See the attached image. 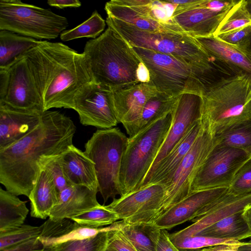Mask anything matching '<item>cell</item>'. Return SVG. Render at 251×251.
I'll return each instance as SVG.
<instances>
[{"mask_svg":"<svg viewBox=\"0 0 251 251\" xmlns=\"http://www.w3.org/2000/svg\"><path fill=\"white\" fill-rule=\"evenodd\" d=\"M59 158L71 184L83 185L98 191L95 164L85 151L73 144Z\"/></svg>","mask_w":251,"mask_h":251,"instance_id":"cell-24","label":"cell"},{"mask_svg":"<svg viewBox=\"0 0 251 251\" xmlns=\"http://www.w3.org/2000/svg\"><path fill=\"white\" fill-rule=\"evenodd\" d=\"M172 122V113H169L128 137L120 170V197L140 188L165 139Z\"/></svg>","mask_w":251,"mask_h":251,"instance_id":"cell-6","label":"cell"},{"mask_svg":"<svg viewBox=\"0 0 251 251\" xmlns=\"http://www.w3.org/2000/svg\"><path fill=\"white\" fill-rule=\"evenodd\" d=\"M43 228L41 226L23 224L16 228L0 232V250L26 240L39 237Z\"/></svg>","mask_w":251,"mask_h":251,"instance_id":"cell-38","label":"cell"},{"mask_svg":"<svg viewBox=\"0 0 251 251\" xmlns=\"http://www.w3.org/2000/svg\"><path fill=\"white\" fill-rule=\"evenodd\" d=\"M158 91L150 82L138 83L112 91L114 111L129 137L138 132V125L147 102Z\"/></svg>","mask_w":251,"mask_h":251,"instance_id":"cell-16","label":"cell"},{"mask_svg":"<svg viewBox=\"0 0 251 251\" xmlns=\"http://www.w3.org/2000/svg\"><path fill=\"white\" fill-rule=\"evenodd\" d=\"M227 193L235 196L251 195V159L237 173Z\"/></svg>","mask_w":251,"mask_h":251,"instance_id":"cell-39","label":"cell"},{"mask_svg":"<svg viewBox=\"0 0 251 251\" xmlns=\"http://www.w3.org/2000/svg\"><path fill=\"white\" fill-rule=\"evenodd\" d=\"M75 131L70 117L57 111H44L33 131L0 150V183L14 195L28 197L46 163L73 144Z\"/></svg>","mask_w":251,"mask_h":251,"instance_id":"cell-1","label":"cell"},{"mask_svg":"<svg viewBox=\"0 0 251 251\" xmlns=\"http://www.w3.org/2000/svg\"><path fill=\"white\" fill-rule=\"evenodd\" d=\"M167 229H160L156 246V251H179L170 240Z\"/></svg>","mask_w":251,"mask_h":251,"instance_id":"cell-45","label":"cell"},{"mask_svg":"<svg viewBox=\"0 0 251 251\" xmlns=\"http://www.w3.org/2000/svg\"><path fill=\"white\" fill-rule=\"evenodd\" d=\"M26 202L0 187V232L16 228L24 224L29 212Z\"/></svg>","mask_w":251,"mask_h":251,"instance_id":"cell-28","label":"cell"},{"mask_svg":"<svg viewBox=\"0 0 251 251\" xmlns=\"http://www.w3.org/2000/svg\"><path fill=\"white\" fill-rule=\"evenodd\" d=\"M133 48L148 69L150 82L158 92L176 97L186 93L202 96L210 86L192 68L172 56Z\"/></svg>","mask_w":251,"mask_h":251,"instance_id":"cell-9","label":"cell"},{"mask_svg":"<svg viewBox=\"0 0 251 251\" xmlns=\"http://www.w3.org/2000/svg\"><path fill=\"white\" fill-rule=\"evenodd\" d=\"M59 192L50 173L43 169L28 197L30 215L41 219L49 217L58 201Z\"/></svg>","mask_w":251,"mask_h":251,"instance_id":"cell-26","label":"cell"},{"mask_svg":"<svg viewBox=\"0 0 251 251\" xmlns=\"http://www.w3.org/2000/svg\"><path fill=\"white\" fill-rule=\"evenodd\" d=\"M0 104L17 110L44 112L25 54L0 68Z\"/></svg>","mask_w":251,"mask_h":251,"instance_id":"cell-11","label":"cell"},{"mask_svg":"<svg viewBox=\"0 0 251 251\" xmlns=\"http://www.w3.org/2000/svg\"><path fill=\"white\" fill-rule=\"evenodd\" d=\"M137 77L140 83H148L150 82V75L148 69L142 61L137 70Z\"/></svg>","mask_w":251,"mask_h":251,"instance_id":"cell-47","label":"cell"},{"mask_svg":"<svg viewBox=\"0 0 251 251\" xmlns=\"http://www.w3.org/2000/svg\"><path fill=\"white\" fill-rule=\"evenodd\" d=\"M201 120L216 135L251 119V77L235 75L207 87L202 96Z\"/></svg>","mask_w":251,"mask_h":251,"instance_id":"cell-5","label":"cell"},{"mask_svg":"<svg viewBox=\"0 0 251 251\" xmlns=\"http://www.w3.org/2000/svg\"><path fill=\"white\" fill-rule=\"evenodd\" d=\"M105 251H137L120 230L110 231Z\"/></svg>","mask_w":251,"mask_h":251,"instance_id":"cell-42","label":"cell"},{"mask_svg":"<svg viewBox=\"0 0 251 251\" xmlns=\"http://www.w3.org/2000/svg\"><path fill=\"white\" fill-rule=\"evenodd\" d=\"M43 113L17 110L0 104V150L33 131L39 125Z\"/></svg>","mask_w":251,"mask_h":251,"instance_id":"cell-20","label":"cell"},{"mask_svg":"<svg viewBox=\"0 0 251 251\" xmlns=\"http://www.w3.org/2000/svg\"><path fill=\"white\" fill-rule=\"evenodd\" d=\"M204 0L187 10L174 13L172 21L184 32L193 37L213 35L229 10H214L205 7Z\"/></svg>","mask_w":251,"mask_h":251,"instance_id":"cell-19","label":"cell"},{"mask_svg":"<svg viewBox=\"0 0 251 251\" xmlns=\"http://www.w3.org/2000/svg\"><path fill=\"white\" fill-rule=\"evenodd\" d=\"M98 192L83 185H69L59 192L58 202L49 218L53 220L71 219L99 206Z\"/></svg>","mask_w":251,"mask_h":251,"instance_id":"cell-22","label":"cell"},{"mask_svg":"<svg viewBox=\"0 0 251 251\" xmlns=\"http://www.w3.org/2000/svg\"><path fill=\"white\" fill-rule=\"evenodd\" d=\"M71 219L80 226L96 228L111 225L119 220L116 213L100 204Z\"/></svg>","mask_w":251,"mask_h":251,"instance_id":"cell-35","label":"cell"},{"mask_svg":"<svg viewBox=\"0 0 251 251\" xmlns=\"http://www.w3.org/2000/svg\"><path fill=\"white\" fill-rule=\"evenodd\" d=\"M238 251H251V237L249 241L242 242L241 244L237 248Z\"/></svg>","mask_w":251,"mask_h":251,"instance_id":"cell-50","label":"cell"},{"mask_svg":"<svg viewBox=\"0 0 251 251\" xmlns=\"http://www.w3.org/2000/svg\"><path fill=\"white\" fill-rule=\"evenodd\" d=\"M244 217L251 229V204L243 211Z\"/></svg>","mask_w":251,"mask_h":251,"instance_id":"cell-49","label":"cell"},{"mask_svg":"<svg viewBox=\"0 0 251 251\" xmlns=\"http://www.w3.org/2000/svg\"><path fill=\"white\" fill-rule=\"evenodd\" d=\"M106 21L97 12L94 11L83 23L73 29L65 30L60 36L63 41H68L83 37L97 38L104 30Z\"/></svg>","mask_w":251,"mask_h":251,"instance_id":"cell-34","label":"cell"},{"mask_svg":"<svg viewBox=\"0 0 251 251\" xmlns=\"http://www.w3.org/2000/svg\"><path fill=\"white\" fill-rule=\"evenodd\" d=\"M251 25V16L246 6V0H238L221 22L213 36H217Z\"/></svg>","mask_w":251,"mask_h":251,"instance_id":"cell-33","label":"cell"},{"mask_svg":"<svg viewBox=\"0 0 251 251\" xmlns=\"http://www.w3.org/2000/svg\"><path fill=\"white\" fill-rule=\"evenodd\" d=\"M59 155L47 162L43 168L48 171L51 175L59 193L69 185H72L65 175L59 160Z\"/></svg>","mask_w":251,"mask_h":251,"instance_id":"cell-41","label":"cell"},{"mask_svg":"<svg viewBox=\"0 0 251 251\" xmlns=\"http://www.w3.org/2000/svg\"><path fill=\"white\" fill-rule=\"evenodd\" d=\"M215 136L217 145L240 149L251 155V119L234 124Z\"/></svg>","mask_w":251,"mask_h":251,"instance_id":"cell-32","label":"cell"},{"mask_svg":"<svg viewBox=\"0 0 251 251\" xmlns=\"http://www.w3.org/2000/svg\"><path fill=\"white\" fill-rule=\"evenodd\" d=\"M201 127V119L193 125L181 140L158 163L151 174L144 179L140 188L151 184L164 185L167 183L173 176L189 151L199 135Z\"/></svg>","mask_w":251,"mask_h":251,"instance_id":"cell-23","label":"cell"},{"mask_svg":"<svg viewBox=\"0 0 251 251\" xmlns=\"http://www.w3.org/2000/svg\"><path fill=\"white\" fill-rule=\"evenodd\" d=\"M177 7V4L168 0H152L151 4V17L162 24H174L172 17Z\"/></svg>","mask_w":251,"mask_h":251,"instance_id":"cell-40","label":"cell"},{"mask_svg":"<svg viewBox=\"0 0 251 251\" xmlns=\"http://www.w3.org/2000/svg\"><path fill=\"white\" fill-rule=\"evenodd\" d=\"M251 159V155L243 150L217 145L195 175L190 194L228 188L238 171Z\"/></svg>","mask_w":251,"mask_h":251,"instance_id":"cell-12","label":"cell"},{"mask_svg":"<svg viewBox=\"0 0 251 251\" xmlns=\"http://www.w3.org/2000/svg\"><path fill=\"white\" fill-rule=\"evenodd\" d=\"M238 49L251 61V33L245 44Z\"/></svg>","mask_w":251,"mask_h":251,"instance_id":"cell-48","label":"cell"},{"mask_svg":"<svg viewBox=\"0 0 251 251\" xmlns=\"http://www.w3.org/2000/svg\"><path fill=\"white\" fill-rule=\"evenodd\" d=\"M251 33V25H249L216 37L221 41L239 49L248 40Z\"/></svg>","mask_w":251,"mask_h":251,"instance_id":"cell-43","label":"cell"},{"mask_svg":"<svg viewBox=\"0 0 251 251\" xmlns=\"http://www.w3.org/2000/svg\"><path fill=\"white\" fill-rule=\"evenodd\" d=\"M151 2L152 0H140L133 6H127L116 4L111 0L105 3L104 9L108 16L121 20L142 30L183 31L175 24H164L154 20L151 15Z\"/></svg>","mask_w":251,"mask_h":251,"instance_id":"cell-21","label":"cell"},{"mask_svg":"<svg viewBox=\"0 0 251 251\" xmlns=\"http://www.w3.org/2000/svg\"><path fill=\"white\" fill-rule=\"evenodd\" d=\"M195 38L209 55L225 65L234 75L251 77V61L238 49L213 35Z\"/></svg>","mask_w":251,"mask_h":251,"instance_id":"cell-25","label":"cell"},{"mask_svg":"<svg viewBox=\"0 0 251 251\" xmlns=\"http://www.w3.org/2000/svg\"><path fill=\"white\" fill-rule=\"evenodd\" d=\"M200 132L172 178L163 185L165 197L155 221L190 194L192 181L198 170L217 145L215 134L201 121Z\"/></svg>","mask_w":251,"mask_h":251,"instance_id":"cell-10","label":"cell"},{"mask_svg":"<svg viewBox=\"0 0 251 251\" xmlns=\"http://www.w3.org/2000/svg\"><path fill=\"white\" fill-rule=\"evenodd\" d=\"M121 231L137 251H156L160 229L154 224H126Z\"/></svg>","mask_w":251,"mask_h":251,"instance_id":"cell-30","label":"cell"},{"mask_svg":"<svg viewBox=\"0 0 251 251\" xmlns=\"http://www.w3.org/2000/svg\"><path fill=\"white\" fill-rule=\"evenodd\" d=\"M44 111L74 109L76 97L95 82L85 55L59 42L40 41L25 54Z\"/></svg>","mask_w":251,"mask_h":251,"instance_id":"cell-2","label":"cell"},{"mask_svg":"<svg viewBox=\"0 0 251 251\" xmlns=\"http://www.w3.org/2000/svg\"><path fill=\"white\" fill-rule=\"evenodd\" d=\"M246 6L247 9L251 16V0H246Z\"/></svg>","mask_w":251,"mask_h":251,"instance_id":"cell-51","label":"cell"},{"mask_svg":"<svg viewBox=\"0 0 251 251\" xmlns=\"http://www.w3.org/2000/svg\"><path fill=\"white\" fill-rule=\"evenodd\" d=\"M74 110L85 126L108 129L119 123L113 107L112 91L95 82L87 86L76 97Z\"/></svg>","mask_w":251,"mask_h":251,"instance_id":"cell-14","label":"cell"},{"mask_svg":"<svg viewBox=\"0 0 251 251\" xmlns=\"http://www.w3.org/2000/svg\"><path fill=\"white\" fill-rule=\"evenodd\" d=\"M251 204V195L235 196L226 194L207 206L191 222L190 226L170 234V237L178 238L196 235L205 228L230 215L244 211Z\"/></svg>","mask_w":251,"mask_h":251,"instance_id":"cell-18","label":"cell"},{"mask_svg":"<svg viewBox=\"0 0 251 251\" xmlns=\"http://www.w3.org/2000/svg\"><path fill=\"white\" fill-rule=\"evenodd\" d=\"M128 137L118 127L98 129L85 145V152L95 164L98 192L103 205L121 196L120 174Z\"/></svg>","mask_w":251,"mask_h":251,"instance_id":"cell-7","label":"cell"},{"mask_svg":"<svg viewBox=\"0 0 251 251\" xmlns=\"http://www.w3.org/2000/svg\"><path fill=\"white\" fill-rule=\"evenodd\" d=\"M196 235L239 241L251 237V229L243 211L228 216L205 228Z\"/></svg>","mask_w":251,"mask_h":251,"instance_id":"cell-27","label":"cell"},{"mask_svg":"<svg viewBox=\"0 0 251 251\" xmlns=\"http://www.w3.org/2000/svg\"><path fill=\"white\" fill-rule=\"evenodd\" d=\"M178 96L158 92L151 97L143 108L138 123V132L158 119L172 113Z\"/></svg>","mask_w":251,"mask_h":251,"instance_id":"cell-31","label":"cell"},{"mask_svg":"<svg viewBox=\"0 0 251 251\" xmlns=\"http://www.w3.org/2000/svg\"><path fill=\"white\" fill-rule=\"evenodd\" d=\"M109 233L103 232L93 237L62 243L51 248V251H105Z\"/></svg>","mask_w":251,"mask_h":251,"instance_id":"cell-37","label":"cell"},{"mask_svg":"<svg viewBox=\"0 0 251 251\" xmlns=\"http://www.w3.org/2000/svg\"><path fill=\"white\" fill-rule=\"evenodd\" d=\"M83 53L96 83L113 91L140 83L137 70L142 60L133 47L111 27L87 41Z\"/></svg>","mask_w":251,"mask_h":251,"instance_id":"cell-4","label":"cell"},{"mask_svg":"<svg viewBox=\"0 0 251 251\" xmlns=\"http://www.w3.org/2000/svg\"><path fill=\"white\" fill-rule=\"evenodd\" d=\"M40 40L7 30H0V68L38 45Z\"/></svg>","mask_w":251,"mask_h":251,"instance_id":"cell-29","label":"cell"},{"mask_svg":"<svg viewBox=\"0 0 251 251\" xmlns=\"http://www.w3.org/2000/svg\"><path fill=\"white\" fill-rule=\"evenodd\" d=\"M47 3L51 6L62 9L66 7H79L81 3L78 0H49Z\"/></svg>","mask_w":251,"mask_h":251,"instance_id":"cell-46","label":"cell"},{"mask_svg":"<svg viewBox=\"0 0 251 251\" xmlns=\"http://www.w3.org/2000/svg\"><path fill=\"white\" fill-rule=\"evenodd\" d=\"M106 23L132 47L172 56L192 68L210 84L229 75L222 63L209 55L195 37L183 31L142 30L108 16Z\"/></svg>","mask_w":251,"mask_h":251,"instance_id":"cell-3","label":"cell"},{"mask_svg":"<svg viewBox=\"0 0 251 251\" xmlns=\"http://www.w3.org/2000/svg\"><path fill=\"white\" fill-rule=\"evenodd\" d=\"M0 251H51L46 248L38 237L10 246Z\"/></svg>","mask_w":251,"mask_h":251,"instance_id":"cell-44","label":"cell"},{"mask_svg":"<svg viewBox=\"0 0 251 251\" xmlns=\"http://www.w3.org/2000/svg\"><path fill=\"white\" fill-rule=\"evenodd\" d=\"M165 194L163 185L151 184L115 198L106 206L126 224H154Z\"/></svg>","mask_w":251,"mask_h":251,"instance_id":"cell-13","label":"cell"},{"mask_svg":"<svg viewBox=\"0 0 251 251\" xmlns=\"http://www.w3.org/2000/svg\"><path fill=\"white\" fill-rule=\"evenodd\" d=\"M68 25L65 17L50 9L19 0H0V30L42 41L56 38Z\"/></svg>","mask_w":251,"mask_h":251,"instance_id":"cell-8","label":"cell"},{"mask_svg":"<svg viewBox=\"0 0 251 251\" xmlns=\"http://www.w3.org/2000/svg\"><path fill=\"white\" fill-rule=\"evenodd\" d=\"M222 187L190 193L172 207L154 223L160 229H171L187 221H192L208 205L227 193Z\"/></svg>","mask_w":251,"mask_h":251,"instance_id":"cell-17","label":"cell"},{"mask_svg":"<svg viewBox=\"0 0 251 251\" xmlns=\"http://www.w3.org/2000/svg\"><path fill=\"white\" fill-rule=\"evenodd\" d=\"M170 239L179 251H201L203 249L219 245H235L241 243V242L234 240L218 239L200 235L170 237Z\"/></svg>","mask_w":251,"mask_h":251,"instance_id":"cell-36","label":"cell"},{"mask_svg":"<svg viewBox=\"0 0 251 251\" xmlns=\"http://www.w3.org/2000/svg\"><path fill=\"white\" fill-rule=\"evenodd\" d=\"M202 103V97L199 94L186 93L178 96L172 113V122L170 129L144 179L151 174L158 163L181 140L193 125L201 119Z\"/></svg>","mask_w":251,"mask_h":251,"instance_id":"cell-15","label":"cell"}]
</instances>
